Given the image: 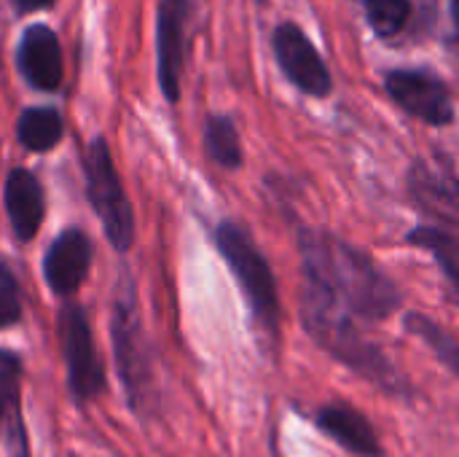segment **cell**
<instances>
[{"instance_id": "cell-19", "label": "cell", "mask_w": 459, "mask_h": 457, "mask_svg": "<svg viewBox=\"0 0 459 457\" xmlns=\"http://www.w3.org/2000/svg\"><path fill=\"white\" fill-rule=\"evenodd\" d=\"M406 329H409L411 334H417L422 342H428V345L433 347V353L446 364V369H449V372H457L459 347H457V342H455V337H452L441 323L430 321L428 315H417V312H411V315L406 318Z\"/></svg>"}, {"instance_id": "cell-22", "label": "cell", "mask_w": 459, "mask_h": 457, "mask_svg": "<svg viewBox=\"0 0 459 457\" xmlns=\"http://www.w3.org/2000/svg\"><path fill=\"white\" fill-rule=\"evenodd\" d=\"M19 11H38V8H46L51 5L54 0H13Z\"/></svg>"}, {"instance_id": "cell-2", "label": "cell", "mask_w": 459, "mask_h": 457, "mask_svg": "<svg viewBox=\"0 0 459 457\" xmlns=\"http://www.w3.org/2000/svg\"><path fill=\"white\" fill-rule=\"evenodd\" d=\"M301 323L325 353H331L339 364H344L350 372L360 374L371 385L401 399L414 393L409 380L382 353V347L374 345L355 326L352 315L331 294L312 283L301 286Z\"/></svg>"}, {"instance_id": "cell-9", "label": "cell", "mask_w": 459, "mask_h": 457, "mask_svg": "<svg viewBox=\"0 0 459 457\" xmlns=\"http://www.w3.org/2000/svg\"><path fill=\"white\" fill-rule=\"evenodd\" d=\"M188 0H159L156 16V73L167 102L180 100L183 48H186Z\"/></svg>"}, {"instance_id": "cell-1", "label": "cell", "mask_w": 459, "mask_h": 457, "mask_svg": "<svg viewBox=\"0 0 459 457\" xmlns=\"http://www.w3.org/2000/svg\"><path fill=\"white\" fill-rule=\"evenodd\" d=\"M299 250L304 283L331 294L350 315L377 323L401 307L395 280H390L368 253L347 240L323 229H301Z\"/></svg>"}, {"instance_id": "cell-21", "label": "cell", "mask_w": 459, "mask_h": 457, "mask_svg": "<svg viewBox=\"0 0 459 457\" xmlns=\"http://www.w3.org/2000/svg\"><path fill=\"white\" fill-rule=\"evenodd\" d=\"M22 318V294L11 269L0 261V329L19 323Z\"/></svg>"}, {"instance_id": "cell-14", "label": "cell", "mask_w": 459, "mask_h": 457, "mask_svg": "<svg viewBox=\"0 0 459 457\" xmlns=\"http://www.w3.org/2000/svg\"><path fill=\"white\" fill-rule=\"evenodd\" d=\"M5 213L11 221V229L16 240L30 242L46 215V199H43V186L30 170H11L5 178Z\"/></svg>"}, {"instance_id": "cell-18", "label": "cell", "mask_w": 459, "mask_h": 457, "mask_svg": "<svg viewBox=\"0 0 459 457\" xmlns=\"http://www.w3.org/2000/svg\"><path fill=\"white\" fill-rule=\"evenodd\" d=\"M204 151L207 156L221 164L223 170H239L242 167V143L234 121L229 116H210L204 124Z\"/></svg>"}, {"instance_id": "cell-8", "label": "cell", "mask_w": 459, "mask_h": 457, "mask_svg": "<svg viewBox=\"0 0 459 457\" xmlns=\"http://www.w3.org/2000/svg\"><path fill=\"white\" fill-rule=\"evenodd\" d=\"M272 43H274V54H277L282 73L288 75V81L296 89H301L304 94H312V97L331 94V89H333L331 70L299 24H293V22L280 24L274 30Z\"/></svg>"}, {"instance_id": "cell-16", "label": "cell", "mask_w": 459, "mask_h": 457, "mask_svg": "<svg viewBox=\"0 0 459 457\" xmlns=\"http://www.w3.org/2000/svg\"><path fill=\"white\" fill-rule=\"evenodd\" d=\"M65 124L54 108H27L16 121V137L27 151L43 154L62 140Z\"/></svg>"}, {"instance_id": "cell-4", "label": "cell", "mask_w": 459, "mask_h": 457, "mask_svg": "<svg viewBox=\"0 0 459 457\" xmlns=\"http://www.w3.org/2000/svg\"><path fill=\"white\" fill-rule=\"evenodd\" d=\"M218 250L229 261L231 275L237 277L242 294L247 296L250 312L261 331H266L272 339L280 334V296H277V280L266 261V256L258 250L253 237L234 221H223L215 232Z\"/></svg>"}, {"instance_id": "cell-15", "label": "cell", "mask_w": 459, "mask_h": 457, "mask_svg": "<svg viewBox=\"0 0 459 457\" xmlns=\"http://www.w3.org/2000/svg\"><path fill=\"white\" fill-rule=\"evenodd\" d=\"M19 388H22V361L11 350H0V434H5V447L13 457H27V436L19 415Z\"/></svg>"}, {"instance_id": "cell-12", "label": "cell", "mask_w": 459, "mask_h": 457, "mask_svg": "<svg viewBox=\"0 0 459 457\" xmlns=\"http://www.w3.org/2000/svg\"><path fill=\"white\" fill-rule=\"evenodd\" d=\"M19 70L30 86L40 92H54L62 83V46L51 27L32 24L24 30L19 43Z\"/></svg>"}, {"instance_id": "cell-7", "label": "cell", "mask_w": 459, "mask_h": 457, "mask_svg": "<svg viewBox=\"0 0 459 457\" xmlns=\"http://www.w3.org/2000/svg\"><path fill=\"white\" fill-rule=\"evenodd\" d=\"M387 94L420 121L430 127H446L455 121V100L446 81L430 70L409 67V70H390L385 78Z\"/></svg>"}, {"instance_id": "cell-6", "label": "cell", "mask_w": 459, "mask_h": 457, "mask_svg": "<svg viewBox=\"0 0 459 457\" xmlns=\"http://www.w3.org/2000/svg\"><path fill=\"white\" fill-rule=\"evenodd\" d=\"M59 342L67 366V388L70 396L83 407L94 401L105 388V374L100 366V356L91 339V326L78 304H65L59 312Z\"/></svg>"}, {"instance_id": "cell-5", "label": "cell", "mask_w": 459, "mask_h": 457, "mask_svg": "<svg viewBox=\"0 0 459 457\" xmlns=\"http://www.w3.org/2000/svg\"><path fill=\"white\" fill-rule=\"evenodd\" d=\"M83 170H86L89 202H91L97 218L102 221V229H105L110 245L121 253L129 250L132 240H134V213H132V205L118 180V172H116V164H113L105 137H94L89 143Z\"/></svg>"}, {"instance_id": "cell-3", "label": "cell", "mask_w": 459, "mask_h": 457, "mask_svg": "<svg viewBox=\"0 0 459 457\" xmlns=\"http://www.w3.org/2000/svg\"><path fill=\"white\" fill-rule=\"evenodd\" d=\"M113 356L116 369L126 393V401L134 412V417L148 420L159 409V382H156V366H153V350L148 342V334L140 321L137 310V294L129 272H121V280L113 294Z\"/></svg>"}, {"instance_id": "cell-17", "label": "cell", "mask_w": 459, "mask_h": 457, "mask_svg": "<svg viewBox=\"0 0 459 457\" xmlns=\"http://www.w3.org/2000/svg\"><path fill=\"white\" fill-rule=\"evenodd\" d=\"M409 242L420 245L422 250L433 253L441 264L446 280L457 288L459 286V242L457 232L449 226H417L409 232Z\"/></svg>"}, {"instance_id": "cell-10", "label": "cell", "mask_w": 459, "mask_h": 457, "mask_svg": "<svg viewBox=\"0 0 459 457\" xmlns=\"http://www.w3.org/2000/svg\"><path fill=\"white\" fill-rule=\"evenodd\" d=\"M409 197L430 218L444 226H457V178L452 162H414L409 172Z\"/></svg>"}, {"instance_id": "cell-11", "label": "cell", "mask_w": 459, "mask_h": 457, "mask_svg": "<svg viewBox=\"0 0 459 457\" xmlns=\"http://www.w3.org/2000/svg\"><path fill=\"white\" fill-rule=\"evenodd\" d=\"M91 256H94L91 240L81 229L62 232L46 250V261H43V275L48 288L62 299L73 296L89 275Z\"/></svg>"}, {"instance_id": "cell-20", "label": "cell", "mask_w": 459, "mask_h": 457, "mask_svg": "<svg viewBox=\"0 0 459 457\" xmlns=\"http://www.w3.org/2000/svg\"><path fill=\"white\" fill-rule=\"evenodd\" d=\"M366 16L379 38H393L409 24L411 0H366Z\"/></svg>"}, {"instance_id": "cell-13", "label": "cell", "mask_w": 459, "mask_h": 457, "mask_svg": "<svg viewBox=\"0 0 459 457\" xmlns=\"http://www.w3.org/2000/svg\"><path fill=\"white\" fill-rule=\"evenodd\" d=\"M317 428L339 447L358 457H385L377 428L368 417L350 404H328L317 412Z\"/></svg>"}]
</instances>
